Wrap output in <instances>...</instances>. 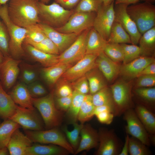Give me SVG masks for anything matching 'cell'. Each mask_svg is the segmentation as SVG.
Masks as SVG:
<instances>
[{"label":"cell","instance_id":"cell-17","mask_svg":"<svg viewBox=\"0 0 155 155\" xmlns=\"http://www.w3.org/2000/svg\"><path fill=\"white\" fill-rule=\"evenodd\" d=\"M38 24L46 36L57 46L60 54L69 47L75 40L79 34L62 33L43 23H40Z\"/></svg>","mask_w":155,"mask_h":155},{"label":"cell","instance_id":"cell-5","mask_svg":"<svg viewBox=\"0 0 155 155\" xmlns=\"http://www.w3.org/2000/svg\"><path fill=\"white\" fill-rule=\"evenodd\" d=\"M127 11L142 35L155 27V6L145 2L128 6Z\"/></svg>","mask_w":155,"mask_h":155},{"label":"cell","instance_id":"cell-50","mask_svg":"<svg viewBox=\"0 0 155 155\" xmlns=\"http://www.w3.org/2000/svg\"><path fill=\"white\" fill-rule=\"evenodd\" d=\"M72 98V94L67 96L56 97L54 100L57 108L63 112H66L70 105Z\"/></svg>","mask_w":155,"mask_h":155},{"label":"cell","instance_id":"cell-11","mask_svg":"<svg viewBox=\"0 0 155 155\" xmlns=\"http://www.w3.org/2000/svg\"><path fill=\"white\" fill-rule=\"evenodd\" d=\"M90 28L79 34L74 42L59 55V62L71 65L85 56L88 34Z\"/></svg>","mask_w":155,"mask_h":155},{"label":"cell","instance_id":"cell-58","mask_svg":"<svg viewBox=\"0 0 155 155\" xmlns=\"http://www.w3.org/2000/svg\"><path fill=\"white\" fill-rule=\"evenodd\" d=\"M4 57L3 54L0 51V65L3 61Z\"/></svg>","mask_w":155,"mask_h":155},{"label":"cell","instance_id":"cell-18","mask_svg":"<svg viewBox=\"0 0 155 155\" xmlns=\"http://www.w3.org/2000/svg\"><path fill=\"white\" fill-rule=\"evenodd\" d=\"M80 135L79 144L74 154H78L84 150H89L98 145V132L90 124H84L80 131Z\"/></svg>","mask_w":155,"mask_h":155},{"label":"cell","instance_id":"cell-15","mask_svg":"<svg viewBox=\"0 0 155 155\" xmlns=\"http://www.w3.org/2000/svg\"><path fill=\"white\" fill-rule=\"evenodd\" d=\"M98 55L87 54L63 74L62 78L73 82L84 75L89 71L96 67V59Z\"/></svg>","mask_w":155,"mask_h":155},{"label":"cell","instance_id":"cell-55","mask_svg":"<svg viewBox=\"0 0 155 155\" xmlns=\"http://www.w3.org/2000/svg\"><path fill=\"white\" fill-rule=\"evenodd\" d=\"M140 0H116L115 4L124 3L129 5L131 4L136 3Z\"/></svg>","mask_w":155,"mask_h":155},{"label":"cell","instance_id":"cell-39","mask_svg":"<svg viewBox=\"0 0 155 155\" xmlns=\"http://www.w3.org/2000/svg\"><path fill=\"white\" fill-rule=\"evenodd\" d=\"M103 4V0H81L74 11L96 13Z\"/></svg>","mask_w":155,"mask_h":155},{"label":"cell","instance_id":"cell-40","mask_svg":"<svg viewBox=\"0 0 155 155\" xmlns=\"http://www.w3.org/2000/svg\"><path fill=\"white\" fill-rule=\"evenodd\" d=\"M147 146L137 138L129 137V154L130 155H150V152Z\"/></svg>","mask_w":155,"mask_h":155},{"label":"cell","instance_id":"cell-54","mask_svg":"<svg viewBox=\"0 0 155 155\" xmlns=\"http://www.w3.org/2000/svg\"><path fill=\"white\" fill-rule=\"evenodd\" d=\"M129 136L127 133L125 142L119 155H128L129 154Z\"/></svg>","mask_w":155,"mask_h":155},{"label":"cell","instance_id":"cell-56","mask_svg":"<svg viewBox=\"0 0 155 155\" xmlns=\"http://www.w3.org/2000/svg\"><path fill=\"white\" fill-rule=\"evenodd\" d=\"M9 154L7 147L0 148V155H7Z\"/></svg>","mask_w":155,"mask_h":155},{"label":"cell","instance_id":"cell-52","mask_svg":"<svg viewBox=\"0 0 155 155\" xmlns=\"http://www.w3.org/2000/svg\"><path fill=\"white\" fill-rule=\"evenodd\" d=\"M81 0H55L65 9L71 10L76 6Z\"/></svg>","mask_w":155,"mask_h":155},{"label":"cell","instance_id":"cell-53","mask_svg":"<svg viewBox=\"0 0 155 155\" xmlns=\"http://www.w3.org/2000/svg\"><path fill=\"white\" fill-rule=\"evenodd\" d=\"M148 75H155V63L153 62L146 67L139 74L137 77Z\"/></svg>","mask_w":155,"mask_h":155},{"label":"cell","instance_id":"cell-23","mask_svg":"<svg viewBox=\"0 0 155 155\" xmlns=\"http://www.w3.org/2000/svg\"><path fill=\"white\" fill-rule=\"evenodd\" d=\"M69 153L66 149L58 145L35 144L27 148L25 155H67Z\"/></svg>","mask_w":155,"mask_h":155},{"label":"cell","instance_id":"cell-37","mask_svg":"<svg viewBox=\"0 0 155 155\" xmlns=\"http://www.w3.org/2000/svg\"><path fill=\"white\" fill-rule=\"evenodd\" d=\"M84 124H79L77 122L74 123L73 125V129L71 131L68 130L66 126H64L62 128V130L65 133L68 142L73 149L74 153L79 144L80 139L79 135Z\"/></svg>","mask_w":155,"mask_h":155},{"label":"cell","instance_id":"cell-57","mask_svg":"<svg viewBox=\"0 0 155 155\" xmlns=\"http://www.w3.org/2000/svg\"><path fill=\"white\" fill-rule=\"evenodd\" d=\"M103 4L105 6L107 5L110 4L114 0H103Z\"/></svg>","mask_w":155,"mask_h":155},{"label":"cell","instance_id":"cell-8","mask_svg":"<svg viewBox=\"0 0 155 155\" xmlns=\"http://www.w3.org/2000/svg\"><path fill=\"white\" fill-rule=\"evenodd\" d=\"M96 15L94 12H74L65 24L55 29L63 33L80 34L93 27Z\"/></svg>","mask_w":155,"mask_h":155},{"label":"cell","instance_id":"cell-19","mask_svg":"<svg viewBox=\"0 0 155 155\" xmlns=\"http://www.w3.org/2000/svg\"><path fill=\"white\" fill-rule=\"evenodd\" d=\"M18 128L13 133L7 146L11 155H25L26 149L33 142Z\"/></svg>","mask_w":155,"mask_h":155},{"label":"cell","instance_id":"cell-25","mask_svg":"<svg viewBox=\"0 0 155 155\" xmlns=\"http://www.w3.org/2000/svg\"><path fill=\"white\" fill-rule=\"evenodd\" d=\"M72 65L59 62L54 65L42 69V76L50 86L57 82L65 72Z\"/></svg>","mask_w":155,"mask_h":155},{"label":"cell","instance_id":"cell-61","mask_svg":"<svg viewBox=\"0 0 155 155\" xmlns=\"http://www.w3.org/2000/svg\"><path fill=\"white\" fill-rule=\"evenodd\" d=\"M145 2L152 3L155 1V0H145Z\"/></svg>","mask_w":155,"mask_h":155},{"label":"cell","instance_id":"cell-35","mask_svg":"<svg viewBox=\"0 0 155 155\" xmlns=\"http://www.w3.org/2000/svg\"><path fill=\"white\" fill-rule=\"evenodd\" d=\"M92 99L95 106L108 105L113 106L114 108L111 90L106 86L92 95Z\"/></svg>","mask_w":155,"mask_h":155},{"label":"cell","instance_id":"cell-41","mask_svg":"<svg viewBox=\"0 0 155 155\" xmlns=\"http://www.w3.org/2000/svg\"><path fill=\"white\" fill-rule=\"evenodd\" d=\"M122 48L124 59L123 64L128 63L141 56V51L139 46L132 44L129 45L125 43L120 44Z\"/></svg>","mask_w":155,"mask_h":155},{"label":"cell","instance_id":"cell-13","mask_svg":"<svg viewBox=\"0 0 155 155\" xmlns=\"http://www.w3.org/2000/svg\"><path fill=\"white\" fill-rule=\"evenodd\" d=\"M128 6L124 3L115 4V21L120 24L129 34L131 44L136 45L139 43L142 35L136 24L127 13V8Z\"/></svg>","mask_w":155,"mask_h":155},{"label":"cell","instance_id":"cell-10","mask_svg":"<svg viewBox=\"0 0 155 155\" xmlns=\"http://www.w3.org/2000/svg\"><path fill=\"white\" fill-rule=\"evenodd\" d=\"M114 2L103 4L96 13L93 22V27L107 41L115 20Z\"/></svg>","mask_w":155,"mask_h":155},{"label":"cell","instance_id":"cell-21","mask_svg":"<svg viewBox=\"0 0 155 155\" xmlns=\"http://www.w3.org/2000/svg\"><path fill=\"white\" fill-rule=\"evenodd\" d=\"M96 63L99 70L108 81L112 80L119 73L120 67L117 62L108 57L104 52L98 55Z\"/></svg>","mask_w":155,"mask_h":155},{"label":"cell","instance_id":"cell-47","mask_svg":"<svg viewBox=\"0 0 155 155\" xmlns=\"http://www.w3.org/2000/svg\"><path fill=\"white\" fill-rule=\"evenodd\" d=\"M72 82L71 85L73 90L85 95L89 92V85L85 75Z\"/></svg>","mask_w":155,"mask_h":155},{"label":"cell","instance_id":"cell-36","mask_svg":"<svg viewBox=\"0 0 155 155\" xmlns=\"http://www.w3.org/2000/svg\"><path fill=\"white\" fill-rule=\"evenodd\" d=\"M25 28L27 32L24 43H38L47 37L38 24L30 25Z\"/></svg>","mask_w":155,"mask_h":155},{"label":"cell","instance_id":"cell-44","mask_svg":"<svg viewBox=\"0 0 155 155\" xmlns=\"http://www.w3.org/2000/svg\"><path fill=\"white\" fill-rule=\"evenodd\" d=\"M57 82L55 90H54V95L56 97L67 96L72 94L73 90L69 82L62 78Z\"/></svg>","mask_w":155,"mask_h":155},{"label":"cell","instance_id":"cell-28","mask_svg":"<svg viewBox=\"0 0 155 155\" xmlns=\"http://www.w3.org/2000/svg\"><path fill=\"white\" fill-rule=\"evenodd\" d=\"M16 104L7 94L0 82V117L9 119L14 113Z\"/></svg>","mask_w":155,"mask_h":155},{"label":"cell","instance_id":"cell-16","mask_svg":"<svg viewBox=\"0 0 155 155\" xmlns=\"http://www.w3.org/2000/svg\"><path fill=\"white\" fill-rule=\"evenodd\" d=\"M21 62V60L11 56L4 57L0 65V79L5 89H9L15 83L19 73Z\"/></svg>","mask_w":155,"mask_h":155},{"label":"cell","instance_id":"cell-7","mask_svg":"<svg viewBox=\"0 0 155 155\" xmlns=\"http://www.w3.org/2000/svg\"><path fill=\"white\" fill-rule=\"evenodd\" d=\"M9 119L19 124L24 130H41L45 128L42 117L35 108L30 109L16 104L15 112Z\"/></svg>","mask_w":155,"mask_h":155},{"label":"cell","instance_id":"cell-2","mask_svg":"<svg viewBox=\"0 0 155 155\" xmlns=\"http://www.w3.org/2000/svg\"><path fill=\"white\" fill-rule=\"evenodd\" d=\"M32 100L34 106L42 117L46 129L61 125L64 112L58 110L55 106L53 90L43 96L32 98Z\"/></svg>","mask_w":155,"mask_h":155},{"label":"cell","instance_id":"cell-45","mask_svg":"<svg viewBox=\"0 0 155 155\" xmlns=\"http://www.w3.org/2000/svg\"><path fill=\"white\" fill-rule=\"evenodd\" d=\"M21 76L24 83L28 85L36 81L38 75L36 70L33 66L26 64L23 66Z\"/></svg>","mask_w":155,"mask_h":155},{"label":"cell","instance_id":"cell-42","mask_svg":"<svg viewBox=\"0 0 155 155\" xmlns=\"http://www.w3.org/2000/svg\"><path fill=\"white\" fill-rule=\"evenodd\" d=\"M28 44L46 53L57 55L60 54L59 49L57 46L47 37L38 43Z\"/></svg>","mask_w":155,"mask_h":155},{"label":"cell","instance_id":"cell-24","mask_svg":"<svg viewBox=\"0 0 155 155\" xmlns=\"http://www.w3.org/2000/svg\"><path fill=\"white\" fill-rule=\"evenodd\" d=\"M107 42V41L92 27L90 29L88 34L86 54L98 55L103 52Z\"/></svg>","mask_w":155,"mask_h":155},{"label":"cell","instance_id":"cell-26","mask_svg":"<svg viewBox=\"0 0 155 155\" xmlns=\"http://www.w3.org/2000/svg\"><path fill=\"white\" fill-rule=\"evenodd\" d=\"M24 43V49L30 57L44 67L50 66L59 62V55L46 53L29 44Z\"/></svg>","mask_w":155,"mask_h":155},{"label":"cell","instance_id":"cell-31","mask_svg":"<svg viewBox=\"0 0 155 155\" xmlns=\"http://www.w3.org/2000/svg\"><path fill=\"white\" fill-rule=\"evenodd\" d=\"M21 126L12 120L8 119L0 124V148L7 147L14 131Z\"/></svg>","mask_w":155,"mask_h":155},{"label":"cell","instance_id":"cell-51","mask_svg":"<svg viewBox=\"0 0 155 155\" xmlns=\"http://www.w3.org/2000/svg\"><path fill=\"white\" fill-rule=\"evenodd\" d=\"M95 116L100 122L106 125H109L111 123L114 117V115L112 113L108 111L101 112Z\"/></svg>","mask_w":155,"mask_h":155},{"label":"cell","instance_id":"cell-64","mask_svg":"<svg viewBox=\"0 0 155 155\" xmlns=\"http://www.w3.org/2000/svg\"></svg>","mask_w":155,"mask_h":155},{"label":"cell","instance_id":"cell-49","mask_svg":"<svg viewBox=\"0 0 155 155\" xmlns=\"http://www.w3.org/2000/svg\"><path fill=\"white\" fill-rule=\"evenodd\" d=\"M137 78V88L150 87L155 86V75H144Z\"/></svg>","mask_w":155,"mask_h":155},{"label":"cell","instance_id":"cell-59","mask_svg":"<svg viewBox=\"0 0 155 155\" xmlns=\"http://www.w3.org/2000/svg\"><path fill=\"white\" fill-rule=\"evenodd\" d=\"M44 3L47 4L50 1V0H38Z\"/></svg>","mask_w":155,"mask_h":155},{"label":"cell","instance_id":"cell-1","mask_svg":"<svg viewBox=\"0 0 155 155\" xmlns=\"http://www.w3.org/2000/svg\"><path fill=\"white\" fill-rule=\"evenodd\" d=\"M38 0H10L7 12L10 20L16 25L25 28L38 24Z\"/></svg>","mask_w":155,"mask_h":155},{"label":"cell","instance_id":"cell-63","mask_svg":"<svg viewBox=\"0 0 155 155\" xmlns=\"http://www.w3.org/2000/svg\"><path fill=\"white\" fill-rule=\"evenodd\" d=\"M1 121H0V124H1Z\"/></svg>","mask_w":155,"mask_h":155},{"label":"cell","instance_id":"cell-43","mask_svg":"<svg viewBox=\"0 0 155 155\" xmlns=\"http://www.w3.org/2000/svg\"><path fill=\"white\" fill-rule=\"evenodd\" d=\"M10 37L7 28L2 22H0V51L4 57L10 56L9 51Z\"/></svg>","mask_w":155,"mask_h":155},{"label":"cell","instance_id":"cell-27","mask_svg":"<svg viewBox=\"0 0 155 155\" xmlns=\"http://www.w3.org/2000/svg\"><path fill=\"white\" fill-rule=\"evenodd\" d=\"M134 110L148 134L155 135V116L153 112L141 104L137 106Z\"/></svg>","mask_w":155,"mask_h":155},{"label":"cell","instance_id":"cell-46","mask_svg":"<svg viewBox=\"0 0 155 155\" xmlns=\"http://www.w3.org/2000/svg\"><path fill=\"white\" fill-rule=\"evenodd\" d=\"M140 98L148 102L154 103L155 101V87L137 88L134 90Z\"/></svg>","mask_w":155,"mask_h":155},{"label":"cell","instance_id":"cell-60","mask_svg":"<svg viewBox=\"0 0 155 155\" xmlns=\"http://www.w3.org/2000/svg\"><path fill=\"white\" fill-rule=\"evenodd\" d=\"M9 0H0V4L3 5L6 4V3Z\"/></svg>","mask_w":155,"mask_h":155},{"label":"cell","instance_id":"cell-20","mask_svg":"<svg viewBox=\"0 0 155 155\" xmlns=\"http://www.w3.org/2000/svg\"><path fill=\"white\" fill-rule=\"evenodd\" d=\"M155 62L152 57L140 56L120 67L119 72L124 76L130 78L137 77L147 66Z\"/></svg>","mask_w":155,"mask_h":155},{"label":"cell","instance_id":"cell-3","mask_svg":"<svg viewBox=\"0 0 155 155\" xmlns=\"http://www.w3.org/2000/svg\"><path fill=\"white\" fill-rule=\"evenodd\" d=\"M0 17L5 24L10 37L9 51L11 56L19 59L24 55L23 46L27 32L26 28L19 26L13 22L9 18L7 12V5H1Z\"/></svg>","mask_w":155,"mask_h":155},{"label":"cell","instance_id":"cell-29","mask_svg":"<svg viewBox=\"0 0 155 155\" xmlns=\"http://www.w3.org/2000/svg\"><path fill=\"white\" fill-rule=\"evenodd\" d=\"M141 56L152 57L155 53V27L143 34L140 39Z\"/></svg>","mask_w":155,"mask_h":155},{"label":"cell","instance_id":"cell-6","mask_svg":"<svg viewBox=\"0 0 155 155\" xmlns=\"http://www.w3.org/2000/svg\"><path fill=\"white\" fill-rule=\"evenodd\" d=\"M25 134L32 142L58 145L67 150L70 153L74 151L65 135L57 127L46 130H24Z\"/></svg>","mask_w":155,"mask_h":155},{"label":"cell","instance_id":"cell-30","mask_svg":"<svg viewBox=\"0 0 155 155\" xmlns=\"http://www.w3.org/2000/svg\"><path fill=\"white\" fill-rule=\"evenodd\" d=\"M86 95L73 90L71 103L66 112V119L69 124L73 125L77 122L80 109Z\"/></svg>","mask_w":155,"mask_h":155},{"label":"cell","instance_id":"cell-32","mask_svg":"<svg viewBox=\"0 0 155 155\" xmlns=\"http://www.w3.org/2000/svg\"><path fill=\"white\" fill-rule=\"evenodd\" d=\"M107 42L108 43L119 44H131L129 34L120 24L115 21L111 28Z\"/></svg>","mask_w":155,"mask_h":155},{"label":"cell","instance_id":"cell-34","mask_svg":"<svg viewBox=\"0 0 155 155\" xmlns=\"http://www.w3.org/2000/svg\"><path fill=\"white\" fill-rule=\"evenodd\" d=\"M95 68L85 74L89 85V92L92 95L106 86L102 76L98 70L95 69Z\"/></svg>","mask_w":155,"mask_h":155},{"label":"cell","instance_id":"cell-33","mask_svg":"<svg viewBox=\"0 0 155 155\" xmlns=\"http://www.w3.org/2000/svg\"><path fill=\"white\" fill-rule=\"evenodd\" d=\"M95 107L92 102V95L86 94L80 107L78 116V120L80 123L84 124L92 118L94 116Z\"/></svg>","mask_w":155,"mask_h":155},{"label":"cell","instance_id":"cell-22","mask_svg":"<svg viewBox=\"0 0 155 155\" xmlns=\"http://www.w3.org/2000/svg\"><path fill=\"white\" fill-rule=\"evenodd\" d=\"M9 94L16 104L25 108L30 109L35 108L27 85L24 83L17 84Z\"/></svg>","mask_w":155,"mask_h":155},{"label":"cell","instance_id":"cell-12","mask_svg":"<svg viewBox=\"0 0 155 155\" xmlns=\"http://www.w3.org/2000/svg\"><path fill=\"white\" fill-rule=\"evenodd\" d=\"M98 148L96 155H118L122 145L119 139L112 129L101 128L98 132Z\"/></svg>","mask_w":155,"mask_h":155},{"label":"cell","instance_id":"cell-38","mask_svg":"<svg viewBox=\"0 0 155 155\" xmlns=\"http://www.w3.org/2000/svg\"><path fill=\"white\" fill-rule=\"evenodd\" d=\"M103 52L108 57L114 62H123V51L120 44L107 42Z\"/></svg>","mask_w":155,"mask_h":155},{"label":"cell","instance_id":"cell-4","mask_svg":"<svg viewBox=\"0 0 155 155\" xmlns=\"http://www.w3.org/2000/svg\"><path fill=\"white\" fill-rule=\"evenodd\" d=\"M38 5L40 23L55 28L65 24L74 12V10L66 9L55 2L48 5L38 1Z\"/></svg>","mask_w":155,"mask_h":155},{"label":"cell","instance_id":"cell-9","mask_svg":"<svg viewBox=\"0 0 155 155\" xmlns=\"http://www.w3.org/2000/svg\"><path fill=\"white\" fill-rule=\"evenodd\" d=\"M113 101L115 116H119L127 110L133 108L131 104V87L123 82H117L111 87Z\"/></svg>","mask_w":155,"mask_h":155},{"label":"cell","instance_id":"cell-48","mask_svg":"<svg viewBox=\"0 0 155 155\" xmlns=\"http://www.w3.org/2000/svg\"><path fill=\"white\" fill-rule=\"evenodd\" d=\"M27 87L32 98H38L46 95L47 92L45 88L36 81L27 85Z\"/></svg>","mask_w":155,"mask_h":155},{"label":"cell","instance_id":"cell-62","mask_svg":"<svg viewBox=\"0 0 155 155\" xmlns=\"http://www.w3.org/2000/svg\"><path fill=\"white\" fill-rule=\"evenodd\" d=\"M1 4H0V7L1 6ZM1 21H0V22H1Z\"/></svg>","mask_w":155,"mask_h":155},{"label":"cell","instance_id":"cell-14","mask_svg":"<svg viewBox=\"0 0 155 155\" xmlns=\"http://www.w3.org/2000/svg\"><path fill=\"white\" fill-rule=\"evenodd\" d=\"M127 123L125 129L127 133L131 135L147 146L150 145L149 134L137 117L133 108L129 109L123 113Z\"/></svg>","mask_w":155,"mask_h":155}]
</instances>
